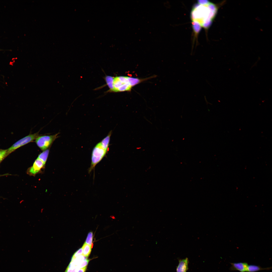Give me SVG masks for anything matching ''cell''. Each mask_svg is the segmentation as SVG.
<instances>
[{
    "mask_svg": "<svg viewBox=\"0 0 272 272\" xmlns=\"http://www.w3.org/2000/svg\"><path fill=\"white\" fill-rule=\"evenodd\" d=\"M192 9L191 16L193 22L207 27L215 16L216 9L214 4L208 1H199Z\"/></svg>",
    "mask_w": 272,
    "mask_h": 272,
    "instance_id": "6da1fadb",
    "label": "cell"
},
{
    "mask_svg": "<svg viewBox=\"0 0 272 272\" xmlns=\"http://www.w3.org/2000/svg\"><path fill=\"white\" fill-rule=\"evenodd\" d=\"M107 151L103 147L100 142L95 146L92 153L91 164L88 171L89 173L94 168L96 165L105 156Z\"/></svg>",
    "mask_w": 272,
    "mask_h": 272,
    "instance_id": "7a4b0ae2",
    "label": "cell"
},
{
    "mask_svg": "<svg viewBox=\"0 0 272 272\" xmlns=\"http://www.w3.org/2000/svg\"><path fill=\"white\" fill-rule=\"evenodd\" d=\"M59 133L52 135H39L35 142L38 146L42 150L47 149L58 137Z\"/></svg>",
    "mask_w": 272,
    "mask_h": 272,
    "instance_id": "3957f363",
    "label": "cell"
},
{
    "mask_svg": "<svg viewBox=\"0 0 272 272\" xmlns=\"http://www.w3.org/2000/svg\"><path fill=\"white\" fill-rule=\"evenodd\" d=\"M39 132L33 134L30 133L17 141L7 149V155L17 149L35 141L37 137L40 135Z\"/></svg>",
    "mask_w": 272,
    "mask_h": 272,
    "instance_id": "277c9868",
    "label": "cell"
},
{
    "mask_svg": "<svg viewBox=\"0 0 272 272\" xmlns=\"http://www.w3.org/2000/svg\"><path fill=\"white\" fill-rule=\"evenodd\" d=\"M45 163L37 158L32 166L28 170V173L31 175H35L38 173L44 166Z\"/></svg>",
    "mask_w": 272,
    "mask_h": 272,
    "instance_id": "5b68a950",
    "label": "cell"
},
{
    "mask_svg": "<svg viewBox=\"0 0 272 272\" xmlns=\"http://www.w3.org/2000/svg\"><path fill=\"white\" fill-rule=\"evenodd\" d=\"M231 265L229 269L231 271H238L240 272H247L248 263L246 262L230 263Z\"/></svg>",
    "mask_w": 272,
    "mask_h": 272,
    "instance_id": "8992f818",
    "label": "cell"
},
{
    "mask_svg": "<svg viewBox=\"0 0 272 272\" xmlns=\"http://www.w3.org/2000/svg\"><path fill=\"white\" fill-rule=\"evenodd\" d=\"M179 263L176 268L177 272H186L188 269V264L189 261L188 258H186L179 260Z\"/></svg>",
    "mask_w": 272,
    "mask_h": 272,
    "instance_id": "52a82bcc",
    "label": "cell"
},
{
    "mask_svg": "<svg viewBox=\"0 0 272 272\" xmlns=\"http://www.w3.org/2000/svg\"><path fill=\"white\" fill-rule=\"evenodd\" d=\"M272 268V267L262 268L259 265H248L247 272H255L263 270H269Z\"/></svg>",
    "mask_w": 272,
    "mask_h": 272,
    "instance_id": "ba28073f",
    "label": "cell"
},
{
    "mask_svg": "<svg viewBox=\"0 0 272 272\" xmlns=\"http://www.w3.org/2000/svg\"><path fill=\"white\" fill-rule=\"evenodd\" d=\"M111 132V131L100 143L102 146L105 150L108 151L109 147Z\"/></svg>",
    "mask_w": 272,
    "mask_h": 272,
    "instance_id": "9c48e42d",
    "label": "cell"
},
{
    "mask_svg": "<svg viewBox=\"0 0 272 272\" xmlns=\"http://www.w3.org/2000/svg\"><path fill=\"white\" fill-rule=\"evenodd\" d=\"M92 248L90 246L84 243L82 247L83 250L82 255L87 258L88 257L91 253Z\"/></svg>",
    "mask_w": 272,
    "mask_h": 272,
    "instance_id": "30bf717a",
    "label": "cell"
},
{
    "mask_svg": "<svg viewBox=\"0 0 272 272\" xmlns=\"http://www.w3.org/2000/svg\"><path fill=\"white\" fill-rule=\"evenodd\" d=\"M49 152V150L48 149L43 151L38 155L37 158L45 163L48 156Z\"/></svg>",
    "mask_w": 272,
    "mask_h": 272,
    "instance_id": "8fae6325",
    "label": "cell"
},
{
    "mask_svg": "<svg viewBox=\"0 0 272 272\" xmlns=\"http://www.w3.org/2000/svg\"><path fill=\"white\" fill-rule=\"evenodd\" d=\"M114 78L112 77L107 76L105 78L107 84L109 87L110 90L113 91V82Z\"/></svg>",
    "mask_w": 272,
    "mask_h": 272,
    "instance_id": "7c38bea8",
    "label": "cell"
},
{
    "mask_svg": "<svg viewBox=\"0 0 272 272\" xmlns=\"http://www.w3.org/2000/svg\"><path fill=\"white\" fill-rule=\"evenodd\" d=\"M131 87L129 83H125L118 89L116 92L129 91L131 90Z\"/></svg>",
    "mask_w": 272,
    "mask_h": 272,
    "instance_id": "4fadbf2b",
    "label": "cell"
},
{
    "mask_svg": "<svg viewBox=\"0 0 272 272\" xmlns=\"http://www.w3.org/2000/svg\"><path fill=\"white\" fill-rule=\"evenodd\" d=\"M93 239V234L92 232H90L88 234L85 243L90 246L92 247Z\"/></svg>",
    "mask_w": 272,
    "mask_h": 272,
    "instance_id": "5bb4252c",
    "label": "cell"
},
{
    "mask_svg": "<svg viewBox=\"0 0 272 272\" xmlns=\"http://www.w3.org/2000/svg\"><path fill=\"white\" fill-rule=\"evenodd\" d=\"M128 82L129 84L132 87L140 82V80L137 78H135L128 77Z\"/></svg>",
    "mask_w": 272,
    "mask_h": 272,
    "instance_id": "9a60e30c",
    "label": "cell"
},
{
    "mask_svg": "<svg viewBox=\"0 0 272 272\" xmlns=\"http://www.w3.org/2000/svg\"><path fill=\"white\" fill-rule=\"evenodd\" d=\"M7 149H0V161L7 156Z\"/></svg>",
    "mask_w": 272,
    "mask_h": 272,
    "instance_id": "2e32d148",
    "label": "cell"
},
{
    "mask_svg": "<svg viewBox=\"0 0 272 272\" xmlns=\"http://www.w3.org/2000/svg\"><path fill=\"white\" fill-rule=\"evenodd\" d=\"M89 261V260L86 259L81 264L77 266L76 267L79 269L80 268L86 266L88 265Z\"/></svg>",
    "mask_w": 272,
    "mask_h": 272,
    "instance_id": "e0dca14e",
    "label": "cell"
},
{
    "mask_svg": "<svg viewBox=\"0 0 272 272\" xmlns=\"http://www.w3.org/2000/svg\"><path fill=\"white\" fill-rule=\"evenodd\" d=\"M82 254L83 250L82 248H81L79 249L75 253L72 257V259H74L78 256L82 255Z\"/></svg>",
    "mask_w": 272,
    "mask_h": 272,
    "instance_id": "ac0fdd59",
    "label": "cell"
},
{
    "mask_svg": "<svg viewBox=\"0 0 272 272\" xmlns=\"http://www.w3.org/2000/svg\"><path fill=\"white\" fill-rule=\"evenodd\" d=\"M87 269V266L79 269L77 272H85Z\"/></svg>",
    "mask_w": 272,
    "mask_h": 272,
    "instance_id": "d6986e66",
    "label": "cell"
},
{
    "mask_svg": "<svg viewBox=\"0 0 272 272\" xmlns=\"http://www.w3.org/2000/svg\"></svg>",
    "mask_w": 272,
    "mask_h": 272,
    "instance_id": "ffe728a7",
    "label": "cell"
}]
</instances>
